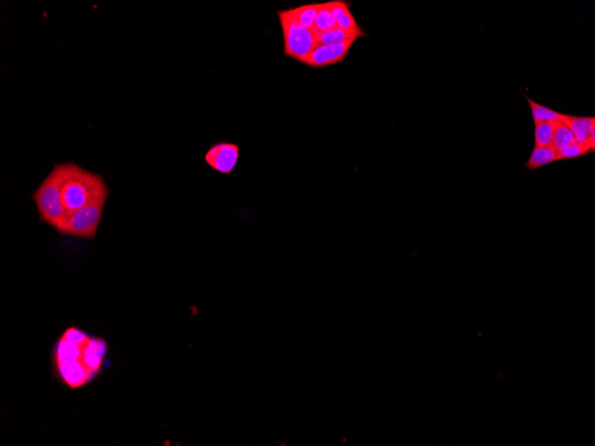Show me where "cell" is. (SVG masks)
I'll use <instances>...</instances> for the list:
<instances>
[{"mask_svg":"<svg viewBox=\"0 0 595 446\" xmlns=\"http://www.w3.org/2000/svg\"><path fill=\"white\" fill-rule=\"evenodd\" d=\"M106 351L104 339L70 327L54 346L53 358L59 378L73 390L85 386L98 376Z\"/></svg>","mask_w":595,"mask_h":446,"instance_id":"obj_1","label":"cell"},{"mask_svg":"<svg viewBox=\"0 0 595 446\" xmlns=\"http://www.w3.org/2000/svg\"><path fill=\"white\" fill-rule=\"evenodd\" d=\"M61 197L67 213L110 194L103 176L74 162L61 163Z\"/></svg>","mask_w":595,"mask_h":446,"instance_id":"obj_2","label":"cell"},{"mask_svg":"<svg viewBox=\"0 0 595 446\" xmlns=\"http://www.w3.org/2000/svg\"><path fill=\"white\" fill-rule=\"evenodd\" d=\"M60 185L61 164L57 163L31 195L36 204L40 222L52 226L57 232L62 229L68 215L61 197Z\"/></svg>","mask_w":595,"mask_h":446,"instance_id":"obj_3","label":"cell"},{"mask_svg":"<svg viewBox=\"0 0 595 446\" xmlns=\"http://www.w3.org/2000/svg\"><path fill=\"white\" fill-rule=\"evenodd\" d=\"M285 56L302 62V60L317 47L314 32L308 31L299 22L292 8L278 11Z\"/></svg>","mask_w":595,"mask_h":446,"instance_id":"obj_4","label":"cell"},{"mask_svg":"<svg viewBox=\"0 0 595 446\" xmlns=\"http://www.w3.org/2000/svg\"><path fill=\"white\" fill-rule=\"evenodd\" d=\"M108 197H102L67 215L59 233L79 239L95 240Z\"/></svg>","mask_w":595,"mask_h":446,"instance_id":"obj_5","label":"cell"},{"mask_svg":"<svg viewBox=\"0 0 595 446\" xmlns=\"http://www.w3.org/2000/svg\"><path fill=\"white\" fill-rule=\"evenodd\" d=\"M241 149L236 144L218 142L212 144L205 153L204 160L215 172L230 176L240 160Z\"/></svg>","mask_w":595,"mask_h":446,"instance_id":"obj_6","label":"cell"},{"mask_svg":"<svg viewBox=\"0 0 595 446\" xmlns=\"http://www.w3.org/2000/svg\"><path fill=\"white\" fill-rule=\"evenodd\" d=\"M356 41L349 40L342 43L321 45L308 54L301 63L311 68H323V67L339 63L346 59L350 48Z\"/></svg>","mask_w":595,"mask_h":446,"instance_id":"obj_7","label":"cell"},{"mask_svg":"<svg viewBox=\"0 0 595 446\" xmlns=\"http://www.w3.org/2000/svg\"><path fill=\"white\" fill-rule=\"evenodd\" d=\"M329 2L338 28L345 31L359 32V33H366L359 22H356V18L354 17L348 3L345 0H333V1Z\"/></svg>","mask_w":595,"mask_h":446,"instance_id":"obj_8","label":"cell"},{"mask_svg":"<svg viewBox=\"0 0 595 446\" xmlns=\"http://www.w3.org/2000/svg\"><path fill=\"white\" fill-rule=\"evenodd\" d=\"M574 134L578 142L587 143L592 130L595 128L594 117L571 116L564 114L561 121Z\"/></svg>","mask_w":595,"mask_h":446,"instance_id":"obj_9","label":"cell"},{"mask_svg":"<svg viewBox=\"0 0 595 446\" xmlns=\"http://www.w3.org/2000/svg\"><path fill=\"white\" fill-rule=\"evenodd\" d=\"M365 37H368V34L345 31L340 28H336L332 31L315 34L317 46H321V45L342 43H346V41L356 40H359V38Z\"/></svg>","mask_w":595,"mask_h":446,"instance_id":"obj_10","label":"cell"},{"mask_svg":"<svg viewBox=\"0 0 595 446\" xmlns=\"http://www.w3.org/2000/svg\"><path fill=\"white\" fill-rule=\"evenodd\" d=\"M558 152L555 147H536L534 148L526 167L529 170H535L541 167L550 164V163L557 162Z\"/></svg>","mask_w":595,"mask_h":446,"instance_id":"obj_11","label":"cell"},{"mask_svg":"<svg viewBox=\"0 0 595 446\" xmlns=\"http://www.w3.org/2000/svg\"><path fill=\"white\" fill-rule=\"evenodd\" d=\"M336 28H338L337 22L331 9L330 2L320 3L319 10L315 22L314 33H322Z\"/></svg>","mask_w":595,"mask_h":446,"instance_id":"obj_12","label":"cell"},{"mask_svg":"<svg viewBox=\"0 0 595 446\" xmlns=\"http://www.w3.org/2000/svg\"><path fill=\"white\" fill-rule=\"evenodd\" d=\"M524 96H525L527 102H529L530 110H532L534 123H546V121H561L562 118H564V114H559V112L552 110V109L537 104V102L533 101L532 99L527 98L526 95H524Z\"/></svg>","mask_w":595,"mask_h":446,"instance_id":"obj_13","label":"cell"},{"mask_svg":"<svg viewBox=\"0 0 595 446\" xmlns=\"http://www.w3.org/2000/svg\"><path fill=\"white\" fill-rule=\"evenodd\" d=\"M319 4H310L299 6V8H292L296 18L300 24L308 31H315V22H316L318 10H319Z\"/></svg>","mask_w":595,"mask_h":446,"instance_id":"obj_14","label":"cell"},{"mask_svg":"<svg viewBox=\"0 0 595 446\" xmlns=\"http://www.w3.org/2000/svg\"><path fill=\"white\" fill-rule=\"evenodd\" d=\"M559 121L535 123V146H552L553 134Z\"/></svg>","mask_w":595,"mask_h":446,"instance_id":"obj_15","label":"cell"},{"mask_svg":"<svg viewBox=\"0 0 595 446\" xmlns=\"http://www.w3.org/2000/svg\"><path fill=\"white\" fill-rule=\"evenodd\" d=\"M575 142H577V140H575L574 134L562 121H559L555 134H553L552 146L558 150L571 146Z\"/></svg>","mask_w":595,"mask_h":446,"instance_id":"obj_16","label":"cell"},{"mask_svg":"<svg viewBox=\"0 0 595 446\" xmlns=\"http://www.w3.org/2000/svg\"><path fill=\"white\" fill-rule=\"evenodd\" d=\"M558 159L559 160H571L578 158L585 155V154L592 153L590 147L587 143L575 142L564 147V148L558 149Z\"/></svg>","mask_w":595,"mask_h":446,"instance_id":"obj_17","label":"cell"}]
</instances>
